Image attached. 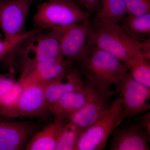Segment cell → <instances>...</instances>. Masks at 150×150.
Instances as JSON below:
<instances>
[{
  "instance_id": "cell-1",
  "label": "cell",
  "mask_w": 150,
  "mask_h": 150,
  "mask_svg": "<svg viewBox=\"0 0 150 150\" xmlns=\"http://www.w3.org/2000/svg\"><path fill=\"white\" fill-rule=\"evenodd\" d=\"M91 25V46L110 53L125 65L140 53L150 57L149 39L136 40L127 34L118 23L106 20L94 18Z\"/></svg>"
},
{
  "instance_id": "cell-2",
  "label": "cell",
  "mask_w": 150,
  "mask_h": 150,
  "mask_svg": "<svg viewBox=\"0 0 150 150\" xmlns=\"http://www.w3.org/2000/svg\"><path fill=\"white\" fill-rule=\"evenodd\" d=\"M90 15L74 0H46L37 6L33 23L37 28H57L86 21Z\"/></svg>"
},
{
  "instance_id": "cell-3",
  "label": "cell",
  "mask_w": 150,
  "mask_h": 150,
  "mask_svg": "<svg viewBox=\"0 0 150 150\" xmlns=\"http://www.w3.org/2000/svg\"><path fill=\"white\" fill-rule=\"evenodd\" d=\"M77 64L83 77L116 87L128 72V67L118 58L93 46Z\"/></svg>"
},
{
  "instance_id": "cell-4",
  "label": "cell",
  "mask_w": 150,
  "mask_h": 150,
  "mask_svg": "<svg viewBox=\"0 0 150 150\" xmlns=\"http://www.w3.org/2000/svg\"><path fill=\"white\" fill-rule=\"evenodd\" d=\"M61 56L56 30H40L27 38L19 50L18 59L21 63V74L38 63Z\"/></svg>"
},
{
  "instance_id": "cell-5",
  "label": "cell",
  "mask_w": 150,
  "mask_h": 150,
  "mask_svg": "<svg viewBox=\"0 0 150 150\" xmlns=\"http://www.w3.org/2000/svg\"><path fill=\"white\" fill-rule=\"evenodd\" d=\"M83 80L85 103L69 121L85 130L108 109L115 91L110 85L86 77Z\"/></svg>"
},
{
  "instance_id": "cell-6",
  "label": "cell",
  "mask_w": 150,
  "mask_h": 150,
  "mask_svg": "<svg viewBox=\"0 0 150 150\" xmlns=\"http://www.w3.org/2000/svg\"><path fill=\"white\" fill-rule=\"evenodd\" d=\"M120 96L111 102L108 109L87 128L78 140L76 150H101L105 148L112 132L124 120Z\"/></svg>"
},
{
  "instance_id": "cell-7",
  "label": "cell",
  "mask_w": 150,
  "mask_h": 150,
  "mask_svg": "<svg viewBox=\"0 0 150 150\" xmlns=\"http://www.w3.org/2000/svg\"><path fill=\"white\" fill-rule=\"evenodd\" d=\"M15 99L0 105V117H41L49 112L44 85L34 83L21 87Z\"/></svg>"
},
{
  "instance_id": "cell-8",
  "label": "cell",
  "mask_w": 150,
  "mask_h": 150,
  "mask_svg": "<svg viewBox=\"0 0 150 150\" xmlns=\"http://www.w3.org/2000/svg\"><path fill=\"white\" fill-rule=\"evenodd\" d=\"M55 28L58 32L61 54L77 64L91 48V24L89 19L69 26Z\"/></svg>"
},
{
  "instance_id": "cell-9",
  "label": "cell",
  "mask_w": 150,
  "mask_h": 150,
  "mask_svg": "<svg viewBox=\"0 0 150 150\" xmlns=\"http://www.w3.org/2000/svg\"><path fill=\"white\" fill-rule=\"evenodd\" d=\"M116 89L120 93L125 119L149 111L150 88L135 80L129 72L119 81Z\"/></svg>"
},
{
  "instance_id": "cell-10",
  "label": "cell",
  "mask_w": 150,
  "mask_h": 150,
  "mask_svg": "<svg viewBox=\"0 0 150 150\" xmlns=\"http://www.w3.org/2000/svg\"><path fill=\"white\" fill-rule=\"evenodd\" d=\"M35 0H0V30L4 38L26 32L25 23Z\"/></svg>"
},
{
  "instance_id": "cell-11",
  "label": "cell",
  "mask_w": 150,
  "mask_h": 150,
  "mask_svg": "<svg viewBox=\"0 0 150 150\" xmlns=\"http://www.w3.org/2000/svg\"><path fill=\"white\" fill-rule=\"evenodd\" d=\"M111 136L110 150H150V135L135 117L124 119Z\"/></svg>"
},
{
  "instance_id": "cell-12",
  "label": "cell",
  "mask_w": 150,
  "mask_h": 150,
  "mask_svg": "<svg viewBox=\"0 0 150 150\" xmlns=\"http://www.w3.org/2000/svg\"><path fill=\"white\" fill-rule=\"evenodd\" d=\"M76 64L63 56L38 63L21 76L18 82L20 87L30 84L45 85L65 79Z\"/></svg>"
},
{
  "instance_id": "cell-13",
  "label": "cell",
  "mask_w": 150,
  "mask_h": 150,
  "mask_svg": "<svg viewBox=\"0 0 150 150\" xmlns=\"http://www.w3.org/2000/svg\"><path fill=\"white\" fill-rule=\"evenodd\" d=\"M40 124L0 117V150L24 149L31 137L40 130Z\"/></svg>"
},
{
  "instance_id": "cell-14",
  "label": "cell",
  "mask_w": 150,
  "mask_h": 150,
  "mask_svg": "<svg viewBox=\"0 0 150 150\" xmlns=\"http://www.w3.org/2000/svg\"><path fill=\"white\" fill-rule=\"evenodd\" d=\"M64 79L44 85V94L48 106L65 95L84 88L83 78L76 65L66 75V82H63Z\"/></svg>"
},
{
  "instance_id": "cell-15",
  "label": "cell",
  "mask_w": 150,
  "mask_h": 150,
  "mask_svg": "<svg viewBox=\"0 0 150 150\" xmlns=\"http://www.w3.org/2000/svg\"><path fill=\"white\" fill-rule=\"evenodd\" d=\"M85 100L84 88L72 92L49 105L48 111L55 119L69 121L74 114L82 108Z\"/></svg>"
},
{
  "instance_id": "cell-16",
  "label": "cell",
  "mask_w": 150,
  "mask_h": 150,
  "mask_svg": "<svg viewBox=\"0 0 150 150\" xmlns=\"http://www.w3.org/2000/svg\"><path fill=\"white\" fill-rule=\"evenodd\" d=\"M67 121L55 119L53 123L37 131L30 138L24 150H56L59 133Z\"/></svg>"
},
{
  "instance_id": "cell-17",
  "label": "cell",
  "mask_w": 150,
  "mask_h": 150,
  "mask_svg": "<svg viewBox=\"0 0 150 150\" xmlns=\"http://www.w3.org/2000/svg\"><path fill=\"white\" fill-rule=\"evenodd\" d=\"M41 28H35L21 35L0 40V63L4 64L9 70L14 69L18 57L19 50L22 43L27 38Z\"/></svg>"
},
{
  "instance_id": "cell-18",
  "label": "cell",
  "mask_w": 150,
  "mask_h": 150,
  "mask_svg": "<svg viewBox=\"0 0 150 150\" xmlns=\"http://www.w3.org/2000/svg\"><path fill=\"white\" fill-rule=\"evenodd\" d=\"M129 35L139 41L149 40L150 34V13L140 16L126 15L118 23Z\"/></svg>"
},
{
  "instance_id": "cell-19",
  "label": "cell",
  "mask_w": 150,
  "mask_h": 150,
  "mask_svg": "<svg viewBox=\"0 0 150 150\" xmlns=\"http://www.w3.org/2000/svg\"><path fill=\"white\" fill-rule=\"evenodd\" d=\"M150 58L144 53L134 56L126 65L128 72L138 82L150 88Z\"/></svg>"
},
{
  "instance_id": "cell-20",
  "label": "cell",
  "mask_w": 150,
  "mask_h": 150,
  "mask_svg": "<svg viewBox=\"0 0 150 150\" xmlns=\"http://www.w3.org/2000/svg\"><path fill=\"white\" fill-rule=\"evenodd\" d=\"M95 18L118 23L127 14L124 0H100Z\"/></svg>"
},
{
  "instance_id": "cell-21",
  "label": "cell",
  "mask_w": 150,
  "mask_h": 150,
  "mask_svg": "<svg viewBox=\"0 0 150 150\" xmlns=\"http://www.w3.org/2000/svg\"><path fill=\"white\" fill-rule=\"evenodd\" d=\"M85 129L68 121L59 133L56 150H76L80 137Z\"/></svg>"
},
{
  "instance_id": "cell-22",
  "label": "cell",
  "mask_w": 150,
  "mask_h": 150,
  "mask_svg": "<svg viewBox=\"0 0 150 150\" xmlns=\"http://www.w3.org/2000/svg\"><path fill=\"white\" fill-rule=\"evenodd\" d=\"M14 69H10L6 74H0V105L11 99L19 86L14 78Z\"/></svg>"
},
{
  "instance_id": "cell-23",
  "label": "cell",
  "mask_w": 150,
  "mask_h": 150,
  "mask_svg": "<svg viewBox=\"0 0 150 150\" xmlns=\"http://www.w3.org/2000/svg\"><path fill=\"white\" fill-rule=\"evenodd\" d=\"M127 15L140 16L150 13V0H124Z\"/></svg>"
},
{
  "instance_id": "cell-24",
  "label": "cell",
  "mask_w": 150,
  "mask_h": 150,
  "mask_svg": "<svg viewBox=\"0 0 150 150\" xmlns=\"http://www.w3.org/2000/svg\"><path fill=\"white\" fill-rule=\"evenodd\" d=\"M85 11L90 13L94 12L98 8L100 0H74Z\"/></svg>"
},
{
  "instance_id": "cell-25",
  "label": "cell",
  "mask_w": 150,
  "mask_h": 150,
  "mask_svg": "<svg viewBox=\"0 0 150 150\" xmlns=\"http://www.w3.org/2000/svg\"><path fill=\"white\" fill-rule=\"evenodd\" d=\"M135 117L142 126V128L146 131L149 135H150V111H148L141 115L135 116Z\"/></svg>"
},
{
  "instance_id": "cell-26",
  "label": "cell",
  "mask_w": 150,
  "mask_h": 150,
  "mask_svg": "<svg viewBox=\"0 0 150 150\" xmlns=\"http://www.w3.org/2000/svg\"><path fill=\"white\" fill-rule=\"evenodd\" d=\"M4 37V36H3V35L1 31L0 30V40H2V39H3V38Z\"/></svg>"
}]
</instances>
